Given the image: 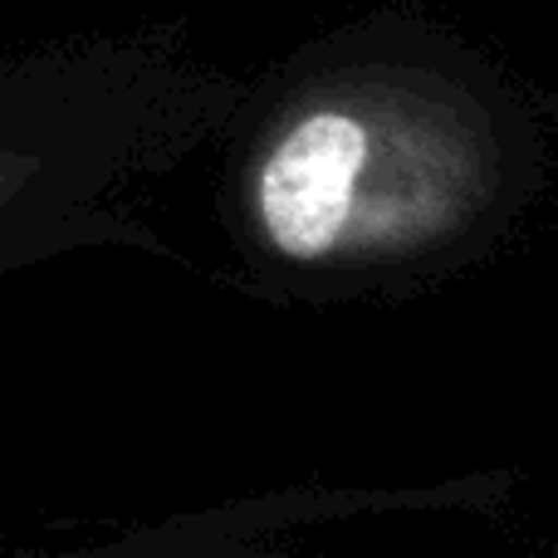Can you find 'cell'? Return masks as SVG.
Masks as SVG:
<instances>
[{
    "label": "cell",
    "instance_id": "cell-1",
    "mask_svg": "<svg viewBox=\"0 0 558 558\" xmlns=\"http://www.w3.org/2000/svg\"><path fill=\"white\" fill-rule=\"evenodd\" d=\"M549 182L534 98L416 10L304 39L226 128L221 211L265 304L407 299L481 265Z\"/></svg>",
    "mask_w": 558,
    "mask_h": 558
},
{
    "label": "cell",
    "instance_id": "cell-2",
    "mask_svg": "<svg viewBox=\"0 0 558 558\" xmlns=\"http://www.w3.org/2000/svg\"><path fill=\"white\" fill-rule=\"evenodd\" d=\"M251 84L192 64L162 39H88L5 69L0 265L10 275L84 245L157 235L104 202L133 172H162L202 137H226Z\"/></svg>",
    "mask_w": 558,
    "mask_h": 558
},
{
    "label": "cell",
    "instance_id": "cell-3",
    "mask_svg": "<svg viewBox=\"0 0 558 558\" xmlns=\"http://www.w3.org/2000/svg\"><path fill=\"white\" fill-rule=\"evenodd\" d=\"M514 490L510 471L456 475L441 485H299V490L255 495V500L211 505L196 514H172L137 524L113 539L78 549H10L5 558H299L279 544L284 530L353 514H402V510H495Z\"/></svg>",
    "mask_w": 558,
    "mask_h": 558
}]
</instances>
